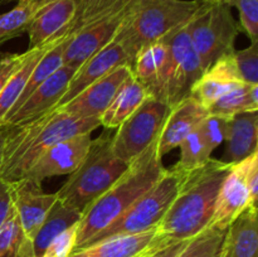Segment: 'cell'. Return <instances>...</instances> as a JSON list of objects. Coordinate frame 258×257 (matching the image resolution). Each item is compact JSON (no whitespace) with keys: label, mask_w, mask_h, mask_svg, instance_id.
Returning <instances> with one entry per match:
<instances>
[{"label":"cell","mask_w":258,"mask_h":257,"mask_svg":"<svg viewBox=\"0 0 258 257\" xmlns=\"http://www.w3.org/2000/svg\"><path fill=\"white\" fill-rule=\"evenodd\" d=\"M178 148H180V160L174 165V168L179 170L190 171L203 165L209 158H212V151L207 146L198 127L191 131Z\"/></svg>","instance_id":"obj_33"},{"label":"cell","mask_w":258,"mask_h":257,"mask_svg":"<svg viewBox=\"0 0 258 257\" xmlns=\"http://www.w3.org/2000/svg\"><path fill=\"white\" fill-rule=\"evenodd\" d=\"M13 208L12 188L8 181L0 179V227L4 224Z\"/></svg>","instance_id":"obj_39"},{"label":"cell","mask_w":258,"mask_h":257,"mask_svg":"<svg viewBox=\"0 0 258 257\" xmlns=\"http://www.w3.org/2000/svg\"><path fill=\"white\" fill-rule=\"evenodd\" d=\"M73 2L76 4V14L72 23L66 30V37L101 18L112 14L116 10L127 5L131 0H73Z\"/></svg>","instance_id":"obj_32"},{"label":"cell","mask_w":258,"mask_h":257,"mask_svg":"<svg viewBox=\"0 0 258 257\" xmlns=\"http://www.w3.org/2000/svg\"><path fill=\"white\" fill-rule=\"evenodd\" d=\"M27 52L24 53H4L0 52V92L5 87L13 73L20 67L25 59Z\"/></svg>","instance_id":"obj_38"},{"label":"cell","mask_w":258,"mask_h":257,"mask_svg":"<svg viewBox=\"0 0 258 257\" xmlns=\"http://www.w3.org/2000/svg\"><path fill=\"white\" fill-rule=\"evenodd\" d=\"M82 213L72 207L67 206L59 199L54 202L52 208L40 224L34 239H33V252L34 257H42L48 244L59 233L72 227L81 221Z\"/></svg>","instance_id":"obj_26"},{"label":"cell","mask_w":258,"mask_h":257,"mask_svg":"<svg viewBox=\"0 0 258 257\" xmlns=\"http://www.w3.org/2000/svg\"><path fill=\"white\" fill-rule=\"evenodd\" d=\"M133 63L134 58L126 52L123 45L118 40L113 39L110 44H107L103 49L96 53L95 55H92L87 62L83 63L76 71L75 76H73L72 80L68 83L67 90H66L62 100H60V102L58 103L55 108L67 103L75 96H77L81 91L88 87L91 83L100 80L103 76L108 75V73L112 72L117 67H121V66L133 67Z\"/></svg>","instance_id":"obj_16"},{"label":"cell","mask_w":258,"mask_h":257,"mask_svg":"<svg viewBox=\"0 0 258 257\" xmlns=\"http://www.w3.org/2000/svg\"><path fill=\"white\" fill-rule=\"evenodd\" d=\"M186 29L203 72L219 58L236 50L238 23L226 3H202V7L186 24Z\"/></svg>","instance_id":"obj_7"},{"label":"cell","mask_w":258,"mask_h":257,"mask_svg":"<svg viewBox=\"0 0 258 257\" xmlns=\"http://www.w3.org/2000/svg\"><path fill=\"white\" fill-rule=\"evenodd\" d=\"M131 73L133 71L128 66L117 67L108 75L91 83L72 100L55 110L77 117L101 118V115L113 100L120 86Z\"/></svg>","instance_id":"obj_13"},{"label":"cell","mask_w":258,"mask_h":257,"mask_svg":"<svg viewBox=\"0 0 258 257\" xmlns=\"http://www.w3.org/2000/svg\"><path fill=\"white\" fill-rule=\"evenodd\" d=\"M232 165L209 158L203 165L186 171L178 194L156 227L166 243L193 238L212 223L219 189Z\"/></svg>","instance_id":"obj_1"},{"label":"cell","mask_w":258,"mask_h":257,"mask_svg":"<svg viewBox=\"0 0 258 257\" xmlns=\"http://www.w3.org/2000/svg\"><path fill=\"white\" fill-rule=\"evenodd\" d=\"M228 227L209 224L188 241L178 257H222Z\"/></svg>","instance_id":"obj_31"},{"label":"cell","mask_w":258,"mask_h":257,"mask_svg":"<svg viewBox=\"0 0 258 257\" xmlns=\"http://www.w3.org/2000/svg\"><path fill=\"white\" fill-rule=\"evenodd\" d=\"M101 126L100 118L77 117L53 110L37 120L12 126L0 165V179L14 183L25 176L40 155L59 141L91 134Z\"/></svg>","instance_id":"obj_2"},{"label":"cell","mask_w":258,"mask_h":257,"mask_svg":"<svg viewBox=\"0 0 258 257\" xmlns=\"http://www.w3.org/2000/svg\"><path fill=\"white\" fill-rule=\"evenodd\" d=\"M76 71V68L62 66L34 92L28 96L27 100L18 107V110L5 120L3 126L23 125L37 120L40 116L54 110L62 100L68 83L75 76Z\"/></svg>","instance_id":"obj_14"},{"label":"cell","mask_w":258,"mask_h":257,"mask_svg":"<svg viewBox=\"0 0 258 257\" xmlns=\"http://www.w3.org/2000/svg\"><path fill=\"white\" fill-rule=\"evenodd\" d=\"M185 174L186 171L179 170L174 166L166 169L150 190L140 197L120 218L96 234L83 247L118 234L140 233L155 229L178 194Z\"/></svg>","instance_id":"obj_6"},{"label":"cell","mask_w":258,"mask_h":257,"mask_svg":"<svg viewBox=\"0 0 258 257\" xmlns=\"http://www.w3.org/2000/svg\"><path fill=\"white\" fill-rule=\"evenodd\" d=\"M188 241L189 239H186V241L171 242V243L156 249L155 252H153V253H150L146 257H178L179 253H180V252L183 251L184 247H185V244L188 243Z\"/></svg>","instance_id":"obj_40"},{"label":"cell","mask_w":258,"mask_h":257,"mask_svg":"<svg viewBox=\"0 0 258 257\" xmlns=\"http://www.w3.org/2000/svg\"><path fill=\"white\" fill-rule=\"evenodd\" d=\"M168 43L161 39L141 48L134 59L133 76L146 88L149 95L156 97L168 59Z\"/></svg>","instance_id":"obj_23"},{"label":"cell","mask_w":258,"mask_h":257,"mask_svg":"<svg viewBox=\"0 0 258 257\" xmlns=\"http://www.w3.org/2000/svg\"><path fill=\"white\" fill-rule=\"evenodd\" d=\"M64 39H66V37L63 38L59 43H57L54 47L50 48V49L48 50V52L45 53L42 58H40L39 62L37 63V66H35L34 70H33V72L30 73L29 80H28L27 86H25V88H24V91H23L20 98L18 100V102L15 103L14 107L9 111V113L5 116L4 122H5V120H7V118L9 117L12 113H14L15 111L18 110V107H19V106L22 105L25 100H27L28 96H29L30 93L34 92V91L37 90V88L39 87L43 82H44V81H47L48 78L53 75V73L57 72V71L62 67ZM4 122H3V125H4Z\"/></svg>","instance_id":"obj_30"},{"label":"cell","mask_w":258,"mask_h":257,"mask_svg":"<svg viewBox=\"0 0 258 257\" xmlns=\"http://www.w3.org/2000/svg\"><path fill=\"white\" fill-rule=\"evenodd\" d=\"M156 146L158 140L139 155L102 196L83 211L73 251L82 248L91 238L120 218L163 176L166 168L163 165V159L158 155Z\"/></svg>","instance_id":"obj_3"},{"label":"cell","mask_w":258,"mask_h":257,"mask_svg":"<svg viewBox=\"0 0 258 257\" xmlns=\"http://www.w3.org/2000/svg\"><path fill=\"white\" fill-rule=\"evenodd\" d=\"M258 159V151L233 164L224 178L217 197L216 208L211 224L228 227L249 206L247 175L252 164Z\"/></svg>","instance_id":"obj_12"},{"label":"cell","mask_w":258,"mask_h":257,"mask_svg":"<svg viewBox=\"0 0 258 257\" xmlns=\"http://www.w3.org/2000/svg\"><path fill=\"white\" fill-rule=\"evenodd\" d=\"M233 59L242 81L249 85H258V42L251 43L244 49L234 50Z\"/></svg>","instance_id":"obj_35"},{"label":"cell","mask_w":258,"mask_h":257,"mask_svg":"<svg viewBox=\"0 0 258 257\" xmlns=\"http://www.w3.org/2000/svg\"><path fill=\"white\" fill-rule=\"evenodd\" d=\"M170 107L149 95L144 102L116 128L112 150L121 160L131 164L160 136Z\"/></svg>","instance_id":"obj_9"},{"label":"cell","mask_w":258,"mask_h":257,"mask_svg":"<svg viewBox=\"0 0 258 257\" xmlns=\"http://www.w3.org/2000/svg\"><path fill=\"white\" fill-rule=\"evenodd\" d=\"M111 130L105 128L77 169L70 174L64 184L55 193L57 199L83 213L88 206L102 196L130 166L112 150Z\"/></svg>","instance_id":"obj_4"},{"label":"cell","mask_w":258,"mask_h":257,"mask_svg":"<svg viewBox=\"0 0 258 257\" xmlns=\"http://www.w3.org/2000/svg\"><path fill=\"white\" fill-rule=\"evenodd\" d=\"M222 257H258L257 207H247L229 224Z\"/></svg>","instance_id":"obj_22"},{"label":"cell","mask_w":258,"mask_h":257,"mask_svg":"<svg viewBox=\"0 0 258 257\" xmlns=\"http://www.w3.org/2000/svg\"><path fill=\"white\" fill-rule=\"evenodd\" d=\"M10 131H12V126H2L0 127V165H2L3 155H4L5 143H7Z\"/></svg>","instance_id":"obj_41"},{"label":"cell","mask_w":258,"mask_h":257,"mask_svg":"<svg viewBox=\"0 0 258 257\" xmlns=\"http://www.w3.org/2000/svg\"><path fill=\"white\" fill-rule=\"evenodd\" d=\"M186 24L164 37L169 48L168 59L155 98L165 102L170 108L190 96L194 83L203 73Z\"/></svg>","instance_id":"obj_8"},{"label":"cell","mask_w":258,"mask_h":257,"mask_svg":"<svg viewBox=\"0 0 258 257\" xmlns=\"http://www.w3.org/2000/svg\"><path fill=\"white\" fill-rule=\"evenodd\" d=\"M226 4L239 12V24L251 43L258 42V0H226Z\"/></svg>","instance_id":"obj_36"},{"label":"cell","mask_w":258,"mask_h":257,"mask_svg":"<svg viewBox=\"0 0 258 257\" xmlns=\"http://www.w3.org/2000/svg\"><path fill=\"white\" fill-rule=\"evenodd\" d=\"M208 111L199 105L191 96L170 108L160 136L158 139L156 151L163 159L164 155L178 148L181 141L199 126Z\"/></svg>","instance_id":"obj_19"},{"label":"cell","mask_w":258,"mask_h":257,"mask_svg":"<svg viewBox=\"0 0 258 257\" xmlns=\"http://www.w3.org/2000/svg\"><path fill=\"white\" fill-rule=\"evenodd\" d=\"M9 184L13 207L17 211L25 237L33 243L40 224L57 201V196L55 193H45L42 189V183L33 179L23 178Z\"/></svg>","instance_id":"obj_15"},{"label":"cell","mask_w":258,"mask_h":257,"mask_svg":"<svg viewBox=\"0 0 258 257\" xmlns=\"http://www.w3.org/2000/svg\"><path fill=\"white\" fill-rule=\"evenodd\" d=\"M201 7L199 0H138L115 39L135 59L141 48L190 22Z\"/></svg>","instance_id":"obj_5"},{"label":"cell","mask_w":258,"mask_h":257,"mask_svg":"<svg viewBox=\"0 0 258 257\" xmlns=\"http://www.w3.org/2000/svg\"><path fill=\"white\" fill-rule=\"evenodd\" d=\"M19 2H20V0H19Z\"/></svg>","instance_id":"obj_43"},{"label":"cell","mask_w":258,"mask_h":257,"mask_svg":"<svg viewBox=\"0 0 258 257\" xmlns=\"http://www.w3.org/2000/svg\"><path fill=\"white\" fill-rule=\"evenodd\" d=\"M171 243V242H170ZM155 229L133 234H118L73 251L68 257H146L166 246Z\"/></svg>","instance_id":"obj_17"},{"label":"cell","mask_w":258,"mask_h":257,"mask_svg":"<svg viewBox=\"0 0 258 257\" xmlns=\"http://www.w3.org/2000/svg\"><path fill=\"white\" fill-rule=\"evenodd\" d=\"M52 0H20L9 12L0 14V44L27 33L35 15Z\"/></svg>","instance_id":"obj_27"},{"label":"cell","mask_w":258,"mask_h":257,"mask_svg":"<svg viewBox=\"0 0 258 257\" xmlns=\"http://www.w3.org/2000/svg\"><path fill=\"white\" fill-rule=\"evenodd\" d=\"M229 118L231 117H223V116L208 113L203 118V121L199 123L198 130L201 131L207 146H208L212 153L226 139L227 126H228Z\"/></svg>","instance_id":"obj_34"},{"label":"cell","mask_w":258,"mask_h":257,"mask_svg":"<svg viewBox=\"0 0 258 257\" xmlns=\"http://www.w3.org/2000/svg\"><path fill=\"white\" fill-rule=\"evenodd\" d=\"M80 223V222H78ZM78 223L58 234L45 248L42 257H68L73 252L77 239Z\"/></svg>","instance_id":"obj_37"},{"label":"cell","mask_w":258,"mask_h":257,"mask_svg":"<svg viewBox=\"0 0 258 257\" xmlns=\"http://www.w3.org/2000/svg\"><path fill=\"white\" fill-rule=\"evenodd\" d=\"M258 110V85L239 83L224 93L208 108V113L232 117L244 112Z\"/></svg>","instance_id":"obj_28"},{"label":"cell","mask_w":258,"mask_h":257,"mask_svg":"<svg viewBox=\"0 0 258 257\" xmlns=\"http://www.w3.org/2000/svg\"><path fill=\"white\" fill-rule=\"evenodd\" d=\"M0 257H34L33 243L25 237L14 207L0 227Z\"/></svg>","instance_id":"obj_29"},{"label":"cell","mask_w":258,"mask_h":257,"mask_svg":"<svg viewBox=\"0 0 258 257\" xmlns=\"http://www.w3.org/2000/svg\"><path fill=\"white\" fill-rule=\"evenodd\" d=\"M64 37L66 35H62V37L55 38V39L50 40V42L44 43L42 45H38V47L30 48V49L27 50L25 59L23 60L20 67L13 73V76L9 78L5 87L0 92V127L3 126L5 116L14 107V105L18 102L20 96H22L23 91H24L25 86H27L28 80H29L30 73L33 72V70L37 66V63L39 62L40 58L50 48L54 47L57 43H59Z\"/></svg>","instance_id":"obj_24"},{"label":"cell","mask_w":258,"mask_h":257,"mask_svg":"<svg viewBox=\"0 0 258 257\" xmlns=\"http://www.w3.org/2000/svg\"><path fill=\"white\" fill-rule=\"evenodd\" d=\"M136 3L138 0H131L127 5L116 10L112 14L101 18L66 37L62 58L63 66L78 70L92 55L110 44Z\"/></svg>","instance_id":"obj_10"},{"label":"cell","mask_w":258,"mask_h":257,"mask_svg":"<svg viewBox=\"0 0 258 257\" xmlns=\"http://www.w3.org/2000/svg\"><path fill=\"white\" fill-rule=\"evenodd\" d=\"M242 82L232 53L219 58L202 73L191 88L190 96L208 111L218 98Z\"/></svg>","instance_id":"obj_18"},{"label":"cell","mask_w":258,"mask_h":257,"mask_svg":"<svg viewBox=\"0 0 258 257\" xmlns=\"http://www.w3.org/2000/svg\"><path fill=\"white\" fill-rule=\"evenodd\" d=\"M201 3H207V4H213V3H226V0H199Z\"/></svg>","instance_id":"obj_42"},{"label":"cell","mask_w":258,"mask_h":257,"mask_svg":"<svg viewBox=\"0 0 258 257\" xmlns=\"http://www.w3.org/2000/svg\"><path fill=\"white\" fill-rule=\"evenodd\" d=\"M91 143V134H83L59 141L38 158L24 178L42 183L50 176L70 175L87 155Z\"/></svg>","instance_id":"obj_11"},{"label":"cell","mask_w":258,"mask_h":257,"mask_svg":"<svg viewBox=\"0 0 258 257\" xmlns=\"http://www.w3.org/2000/svg\"><path fill=\"white\" fill-rule=\"evenodd\" d=\"M75 14L76 4L73 0H52L35 15L28 28V49L64 35Z\"/></svg>","instance_id":"obj_20"},{"label":"cell","mask_w":258,"mask_h":257,"mask_svg":"<svg viewBox=\"0 0 258 257\" xmlns=\"http://www.w3.org/2000/svg\"><path fill=\"white\" fill-rule=\"evenodd\" d=\"M148 96L146 88L131 73L120 86L105 112L101 115V126L108 130L117 128Z\"/></svg>","instance_id":"obj_25"},{"label":"cell","mask_w":258,"mask_h":257,"mask_svg":"<svg viewBox=\"0 0 258 257\" xmlns=\"http://www.w3.org/2000/svg\"><path fill=\"white\" fill-rule=\"evenodd\" d=\"M226 150L221 160L237 164L258 151V112H244L229 118L226 134Z\"/></svg>","instance_id":"obj_21"}]
</instances>
